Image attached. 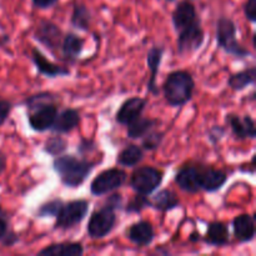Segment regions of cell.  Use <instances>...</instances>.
<instances>
[{
    "mask_svg": "<svg viewBox=\"0 0 256 256\" xmlns=\"http://www.w3.org/2000/svg\"><path fill=\"white\" fill-rule=\"evenodd\" d=\"M55 100L56 96L48 92H38L25 100L24 104L28 108V122L30 129L36 132H44L52 129L59 112L54 102Z\"/></svg>",
    "mask_w": 256,
    "mask_h": 256,
    "instance_id": "1",
    "label": "cell"
},
{
    "mask_svg": "<svg viewBox=\"0 0 256 256\" xmlns=\"http://www.w3.org/2000/svg\"><path fill=\"white\" fill-rule=\"evenodd\" d=\"M95 168V162L79 159L75 155H59L52 162V169L59 175L64 186L75 189L82 186Z\"/></svg>",
    "mask_w": 256,
    "mask_h": 256,
    "instance_id": "2",
    "label": "cell"
},
{
    "mask_svg": "<svg viewBox=\"0 0 256 256\" xmlns=\"http://www.w3.org/2000/svg\"><path fill=\"white\" fill-rule=\"evenodd\" d=\"M162 90L165 102L170 106L182 108L192 99L195 80L188 70H175L168 74Z\"/></svg>",
    "mask_w": 256,
    "mask_h": 256,
    "instance_id": "3",
    "label": "cell"
},
{
    "mask_svg": "<svg viewBox=\"0 0 256 256\" xmlns=\"http://www.w3.org/2000/svg\"><path fill=\"white\" fill-rule=\"evenodd\" d=\"M236 32L238 26L234 20L226 16H220L216 22V30H215L218 46L236 59H246L252 56V52L239 42Z\"/></svg>",
    "mask_w": 256,
    "mask_h": 256,
    "instance_id": "4",
    "label": "cell"
},
{
    "mask_svg": "<svg viewBox=\"0 0 256 256\" xmlns=\"http://www.w3.org/2000/svg\"><path fill=\"white\" fill-rule=\"evenodd\" d=\"M118 209L105 202L102 206L94 210L88 222V235L92 239H104L114 230L116 225Z\"/></svg>",
    "mask_w": 256,
    "mask_h": 256,
    "instance_id": "5",
    "label": "cell"
},
{
    "mask_svg": "<svg viewBox=\"0 0 256 256\" xmlns=\"http://www.w3.org/2000/svg\"><path fill=\"white\" fill-rule=\"evenodd\" d=\"M164 180V172L160 169L150 165L136 168L130 176V188L135 192V194L149 195L154 194Z\"/></svg>",
    "mask_w": 256,
    "mask_h": 256,
    "instance_id": "6",
    "label": "cell"
},
{
    "mask_svg": "<svg viewBox=\"0 0 256 256\" xmlns=\"http://www.w3.org/2000/svg\"><path fill=\"white\" fill-rule=\"evenodd\" d=\"M89 200L75 199L62 202V208L55 216V230H69L79 225L86 218L89 212Z\"/></svg>",
    "mask_w": 256,
    "mask_h": 256,
    "instance_id": "7",
    "label": "cell"
},
{
    "mask_svg": "<svg viewBox=\"0 0 256 256\" xmlns=\"http://www.w3.org/2000/svg\"><path fill=\"white\" fill-rule=\"evenodd\" d=\"M126 172L119 168H110L99 172L90 184V192L94 196H102L118 190L126 182Z\"/></svg>",
    "mask_w": 256,
    "mask_h": 256,
    "instance_id": "8",
    "label": "cell"
},
{
    "mask_svg": "<svg viewBox=\"0 0 256 256\" xmlns=\"http://www.w3.org/2000/svg\"><path fill=\"white\" fill-rule=\"evenodd\" d=\"M205 42V32L202 26V22H192L178 32L176 49L179 55L192 54L202 46Z\"/></svg>",
    "mask_w": 256,
    "mask_h": 256,
    "instance_id": "9",
    "label": "cell"
},
{
    "mask_svg": "<svg viewBox=\"0 0 256 256\" xmlns=\"http://www.w3.org/2000/svg\"><path fill=\"white\" fill-rule=\"evenodd\" d=\"M62 36H64V32L60 29L59 25L50 20H42L35 26L34 39L52 52H56L58 50H60Z\"/></svg>",
    "mask_w": 256,
    "mask_h": 256,
    "instance_id": "10",
    "label": "cell"
},
{
    "mask_svg": "<svg viewBox=\"0 0 256 256\" xmlns=\"http://www.w3.org/2000/svg\"><path fill=\"white\" fill-rule=\"evenodd\" d=\"M226 172L222 169H216L206 165H198V182H199L200 192H216L226 184Z\"/></svg>",
    "mask_w": 256,
    "mask_h": 256,
    "instance_id": "11",
    "label": "cell"
},
{
    "mask_svg": "<svg viewBox=\"0 0 256 256\" xmlns=\"http://www.w3.org/2000/svg\"><path fill=\"white\" fill-rule=\"evenodd\" d=\"M148 100L142 96H132L129 99L125 100L122 105H120L119 110L115 114V120L118 124L124 125L126 126L135 119L142 116L144 110L146 109Z\"/></svg>",
    "mask_w": 256,
    "mask_h": 256,
    "instance_id": "12",
    "label": "cell"
},
{
    "mask_svg": "<svg viewBox=\"0 0 256 256\" xmlns=\"http://www.w3.org/2000/svg\"><path fill=\"white\" fill-rule=\"evenodd\" d=\"M228 125L232 132V136L238 140L242 139H255L256 138V128L254 118L250 115L240 116L238 114H228L226 118Z\"/></svg>",
    "mask_w": 256,
    "mask_h": 256,
    "instance_id": "13",
    "label": "cell"
},
{
    "mask_svg": "<svg viewBox=\"0 0 256 256\" xmlns=\"http://www.w3.org/2000/svg\"><path fill=\"white\" fill-rule=\"evenodd\" d=\"M32 64L35 69L38 70L40 75H44L46 78H60V76H69L70 69L62 65H58L52 62L49 59L45 58V55L40 52L38 48H32V54H30Z\"/></svg>",
    "mask_w": 256,
    "mask_h": 256,
    "instance_id": "14",
    "label": "cell"
},
{
    "mask_svg": "<svg viewBox=\"0 0 256 256\" xmlns=\"http://www.w3.org/2000/svg\"><path fill=\"white\" fill-rule=\"evenodd\" d=\"M126 238L130 242L139 248L149 246L152 244L155 239V229L152 224L148 220H140L134 222L132 226L128 229Z\"/></svg>",
    "mask_w": 256,
    "mask_h": 256,
    "instance_id": "15",
    "label": "cell"
},
{
    "mask_svg": "<svg viewBox=\"0 0 256 256\" xmlns=\"http://www.w3.org/2000/svg\"><path fill=\"white\" fill-rule=\"evenodd\" d=\"M200 18L198 15L196 8L192 2L188 0H182V2H178L176 8L174 9L172 14V22L174 26L175 32H179L182 28L188 26V25L192 24V22H199Z\"/></svg>",
    "mask_w": 256,
    "mask_h": 256,
    "instance_id": "16",
    "label": "cell"
},
{
    "mask_svg": "<svg viewBox=\"0 0 256 256\" xmlns=\"http://www.w3.org/2000/svg\"><path fill=\"white\" fill-rule=\"evenodd\" d=\"M165 48L164 46H152L148 50L146 64L150 70V78L148 80V92L154 95H159L160 90L158 86V75H159L160 65H162V58H164Z\"/></svg>",
    "mask_w": 256,
    "mask_h": 256,
    "instance_id": "17",
    "label": "cell"
},
{
    "mask_svg": "<svg viewBox=\"0 0 256 256\" xmlns=\"http://www.w3.org/2000/svg\"><path fill=\"white\" fill-rule=\"evenodd\" d=\"M80 122H82L80 112L76 109L68 108V109H64L62 112H58L56 119H55L54 124H52L50 130L55 132V134H69L70 132H72V130L79 126Z\"/></svg>",
    "mask_w": 256,
    "mask_h": 256,
    "instance_id": "18",
    "label": "cell"
},
{
    "mask_svg": "<svg viewBox=\"0 0 256 256\" xmlns=\"http://www.w3.org/2000/svg\"><path fill=\"white\" fill-rule=\"evenodd\" d=\"M175 182L182 192L188 194H196L200 192L198 182V165L188 164L180 168L175 174Z\"/></svg>",
    "mask_w": 256,
    "mask_h": 256,
    "instance_id": "19",
    "label": "cell"
},
{
    "mask_svg": "<svg viewBox=\"0 0 256 256\" xmlns=\"http://www.w3.org/2000/svg\"><path fill=\"white\" fill-rule=\"evenodd\" d=\"M232 230L239 242H252L255 239V218L249 214L239 215L232 220Z\"/></svg>",
    "mask_w": 256,
    "mask_h": 256,
    "instance_id": "20",
    "label": "cell"
},
{
    "mask_svg": "<svg viewBox=\"0 0 256 256\" xmlns=\"http://www.w3.org/2000/svg\"><path fill=\"white\" fill-rule=\"evenodd\" d=\"M204 242L206 245L215 248L226 246L230 242L229 228L222 222H212L208 224L206 235H205Z\"/></svg>",
    "mask_w": 256,
    "mask_h": 256,
    "instance_id": "21",
    "label": "cell"
},
{
    "mask_svg": "<svg viewBox=\"0 0 256 256\" xmlns=\"http://www.w3.org/2000/svg\"><path fill=\"white\" fill-rule=\"evenodd\" d=\"M85 40L82 36H79L75 32H66L62 36V46H60V52H62V58L70 62H76L78 58L82 55V49H84Z\"/></svg>",
    "mask_w": 256,
    "mask_h": 256,
    "instance_id": "22",
    "label": "cell"
},
{
    "mask_svg": "<svg viewBox=\"0 0 256 256\" xmlns=\"http://www.w3.org/2000/svg\"><path fill=\"white\" fill-rule=\"evenodd\" d=\"M150 206L158 212H168L180 206V199L172 190L162 189L150 199Z\"/></svg>",
    "mask_w": 256,
    "mask_h": 256,
    "instance_id": "23",
    "label": "cell"
},
{
    "mask_svg": "<svg viewBox=\"0 0 256 256\" xmlns=\"http://www.w3.org/2000/svg\"><path fill=\"white\" fill-rule=\"evenodd\" d=\"M85 252L82 242H58L38 252L40 256H82Z\"/></svg>",
    "mask_w": 256,
    "mask_h": 256,
    "instance_id": "24",
    "label": "cell"
},
{
    "mask_svg": "<svg viewBox=\"0 0 256 256\" xmlns=\"http://www.w3.org/2000/svg\"><path fill=\"white\" fill-rule=\"evenodd\" d=\"M145 156V150L136 144H130L125 146L118 155L116 162L120 166L134 168L142 162Z\"/></svg>",
    "mask_w": 256,
    "mask_h": 256,
    "instance_id": "25",
    "label": "cell"
},
{
    "mask_svg": "<svg viewBox=\"0 0 256 256\" xmlns=\"http://www.w3.org/2000/svg\"><path fill=\"white\" fill-rule=\"evenodd\" d=\"M256 82V68L250 66L242 72H234L228 79V85L234 92H242L250 85H254Z\"/></svg>",
    "mask_w": 256,
    "mask_h": 256,
    "instance_id": "26",
    "label": "cell"
},
{
    "mask_svg": "<svg viewBox=\"0 0 256 256\" xmlns=\"http://www.w3.org/2000/svg\"><path fill=\"white\" fill-rule=\"evenodd\" d=\"M159 124V120L150 119V118L139 116L132 122L130 124L126 125V134L129 139H142L145 134L150 132V130L155 129V126Z\"/></svg>",
    "mask_w": 256,
    "mask_h": 256,
    "instance_id": "27",
    "label": "cell"
},
{
    "mask_svg": "<svg viewBox=\"0 0 256 256\" xmlns=\"http://www.w3.org/2000/svg\"><path fill=\"white\" fill-rule=\"evenodd\" d=\"M92 15L89 8L82 2H74L72 6V18H70V24L72 28L82 32H88L92 24Z\"/></svg>",
    "mask_w": 256,
    "mask_h": 256,
    "instance_id": "28",
    "label": "cell"
},
{
    "mask_svg": "<svg viewBox=\"0 0 256 256\" xmlns=\"http://www.w3.org/2000/svg\"><path fill=\"white\" fill-rule=\"evenodd\" d=\"M68 149V140L60 134H52L46 139L44 144V152L52 156H59Z\"/></svg>",
    "mask_w": 256,
    "mask_h": 256,
    "instance_id": "29",
    "label": "cell"
},
{
    "mask_svg": "<svg viewBox=\"0 0 256 256\" xmlns=\"http://www.w3.org/2000/svg\"><path fill=\"white\" fill-rule=\"evenodd\" d=\"M165 138L164 132H159V130H150L148 134H145L144 136L142 138V148L145 150V152H154L156 150L160 145L162 144Z\"/></svg>",
    "mask_w": 256,
    "mask_h": 256,
    "instance_id": "30",
    "label": "cell"
},
{
    "mask_svg": "<svg viewBox=\"0 0 256 256\" xmlns=\"http://www.w3.org/2000/svg\"><path fill=\"white\" fill-rule=\"evenodd\" d=\"M62 202H64V200L59 199V198L44 202V204L40 205L39 209L36 210L35 216L39 218V219H42V218H55L58 212H59V209L62 208Z\"/></svg>",
    "mask_w": 256,
    "mask_h": 256,
    "instance_id": "31",
    "label": "cell"
},
{
    "mask_svg": "<svg viewBox=\"0 0 256 256\" xmlns=\"http://www.w3.org/2000/svg\"><path fill=\"white\" fill-rule=\"evenodd\" d=\"M150 206V199L145 195H140L136 194L132 199L129 200L126 205H125V212L128 214H139L142 212L145 208Z\"/></svg>",
    "mask_w": 256,
    "mask_h": 256,
    "instance_id": "32",
    "label": "cell"
},
{
    "mask_svg": "<svg viewBox=\"0 0 256 256\" xmlns=\"http://www.w3.org/2000/svg\"><path fill=\"white\" fill-rule=\"evenodd\" d=\"M225 134H226V129L224 126H222V125H215V126L210 128L208 130V139H209V142L212 144L216 145L222 142Z\"/></svg>",
    "mask_w": 256,
    "mask_h": 256,
    "instance_id": "33",
    "label": "cell"
},
{
    "mask_svg": "<svg viewBox=\"0 0 256 256\" xmlns=\"http://www.w3.org/2000/svg\"><path fill=\"white\" fill-rule=\"evenodd\" d=\"M244 15L252 24L256 22V0H246L244 4Z\"/></svg>",
    "mask_w": 256,
    "mask_h": 256,
    "instance_id": "34",
    "label": "cell"
},
{
    "mask_svg": "<svg viewBox=\"0 0 256 256\" xmlns=\"http://www.w3.org/2000/svg\"><path fill=\"white\" fill-rule=\"evenodd\" d=\"M12 104L9 100H0V126L4 124L12 112Z\"/></svg>",
    "mask_w": 256,
    "mask_h": 256,
    "instance_id": "35",
    "label": "cell"
},
{
    "mask_svg": "<svg viewBox=\"0 0 256 256\" xmlns=\"http://www.w3.org/2000/svg\"><path fill=\"white\" fill-rule=\"evenodd\" d=\"M9 232V215L2 208H0V242Z\"/></svg>",
    "mask_w": 256,
    "mask_h": 256,
    "instance_id": "36",
    "label": "cell"
},
{
    "mask_svg": "<svg viewBox=\"0 0 256 256\" xmlns=\"http://www.w3.org/2000/svg\"><path fill=\"white\" fill-rule=\"evenodd\" d=\"M59 0H32V4L35 9L46 10L54 6Z\"/></svg>",
    "mask_w": 256,
    "mask_h": 256,
    "instance_id": "37",
    "label": "cell"
},
{
    "mask_svg": "<svg viewBox=\"0 0 256 256\" xmlns=\"http://www.w3.org/2000/svg\"><path fill=\"white\" fill-rule=\"evenodd\" d=\"M95 149H96V145H95V142L92 140L89 139H82L79 146H78V150H79L80 154H86V152Z\"/></svg>",
    "mask_w": 256,
    "mask_h": 256,
    "instance_id": "38",
    "label": "cell"
},
{
    "mask_svg": "<svg viewBox=\"0 0 256 256\" xmlns=\"http://www.w3.org/2000/svg\"><path fill=\"white\" fill-rule=\"evenodd\" d=\"M2 242L4 246H12V245H15L19 242V238H18V235L15 234V232H8L6 234H5V236L2 239Z\"/></svg>",
    "mask_w": 256,
    "mask_h": 256,
    "instance_id": "39",
    "label": "cell"
},
{
    "mask_svg": "<svg viewBox=\"0 0 256 256\" xmlns=\"http://www.w3.org/2000/svg\"><path fill=\"white\" fill-rule=\"evenodd\" d=\"M6 168V155L2 152H0V174L5 170Z\"/></svg>",
    "mask_w": 256,
    "mask_h": 256,
    "instance_id": "40",
    "label": "cell"
},
{
    "mask_svg": "<svg viewBox=\"0 0 256 256\" xmlns=\"http://www.w3.org/2000/svg\"><path fill=\"white\" fill-rule=\"evenodd\" d=\"M200 239H202V238H200V235H199V232H192V234H190V238H189V240H190V242H199Z\"/></svg>",
    "mask_w": 256,
    "mask_h": 256,
    "instance_id": "41",
    "label": "cell"
},
{
    "mask_svg": "<svg viewBox=\"0 0 256 256\" xmlns=\"http://www.w3.org/2000/svg\"><path fill=\"white\" fill-rule=\"evenodd\" d=\"M166 2H175V0H166Z\"/></svg>",
    "mask_w": 256,
    "mask_h": 256,
    "instance_id": "42",
    "label": "cell"
},
{
    "mask_svg": "<svg viewBox=\"0 0 256 256\" xmlns=\"http://www.w3.org/2000/svg\"><path fill=\"white\" fill-rule=\"evenodd\" d=\"M188 2H192V0H188Z\"/></svg>",
    "mask_w": 256,
    "mask_h": 256,
    "instance_id": "43",
    "label": "cell"
}]
</instances>
